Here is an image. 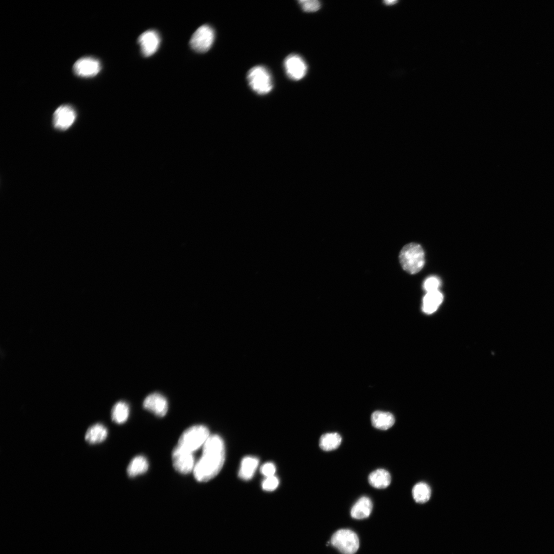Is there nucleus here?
<instances>
[{
    "mask_svg": "<svg viewBox=\"0 0 554 554\" xmlns=\"http://www.w3.org/2000/svg\"><path fill=\"white\" fill-rule=\"evenodd\" d=\"M275 470V465L271 462L265 463L261 467V473L266 477L274 476Z\"/></svg>",
    "mask_w": 554,
    "mask_h": 554,
    "instance_id": "26",
    "label": "nucleus"
},
{
    "mask_svg": "<svg viewBox=\"0 0 554 554\" xmlns=\"http://www.w3.org/2000/svg\"><path fill=\"white\" fill-rule=\"evenodd\" d=\"M101 69V64L99 60L90 56L78 59L73 65L75 74L82 77L94 76L99 73Z\"/></svg>",
    "mask_w": 554,
    "mask_h": 554,
    "instance_id": "9",
    "label": "nucleus"
},
{
    "mask_svg": "<svg viewBox=\"0 0 554 554\" xmlns=\"http://www.w3.org/2000/svg\"><path fill=\"white\" fill-rule=\"evenodd\" d=\"M214 32L209 25H204L194 32L190 41L192 49L198 52H205L212 46L214 39Z\"/></svg>",
    "mask_w": 554,
    "mask_h": 554,
    "instance_id": "6",
    "label": "nucleus"
},
{
    "mask_svg": "<svg viewBox=\"0 0 554 554\" xmlns=\"http://www.w3.org/2000/svg\"><path fill=\"white\" fill-rule=\"evenodd\" d=\"M129 408L128 404L123 401L117 402L113 407L111 411V418L113 422L117 424L125 422L129 416Z\"/></svg>",
    "mask_w": 554,
    "mask_h": 554,
    "instance_id": "22",
    "label": "nucleus"
},
{
    "mask_svg": "<svg viewBox=\"0 0 554 554\" xmlns=\"http://www.w3.org/2000/svg\"><path fill=\"white\" fill-rule=\"evenodd\" d=\"M224 442L218 435L209 437L203 446L201 458L195 464L193 472L199 482H206L214 478L222 469L225 461Z\"/></svg>",
    "mask_w": 554,
    "mask_h": 554,
    "instance_id": "1",
    "label": "nucleus"
},
{
    "mask_svg": "<svg viewBox=\"0 0 554 554\" xmlns=\"http://www.w3.org/2000/svg\"><path fill=\"white\" fill-rule=\"evenodd\" d=\"M302 9L307 12H315L321 7V3L316 0H301L299 1Z\"/></svg>",
    "mask_w": 554,
    "mask_h": 554,
    "instance_id": "23",
    "label": "nucleus"
},
{
    "mask_svg": "<svg viewBox=\"0 0 554 554\" xmlns=\"http://www.w3.org/2000/svg\"><path fill=\"white\" fill-rule=\"evenodd\" d=\"M209 436V430L206 426L194 425L183 432L179 440L177 445L193 453L204 445Z\"/></svg>",
    "mask_w": 554,
    "mask_h": 554,
    "instance_id": "3",
    "label": "nucleus"
},
{
    "mask_svg": "<svg viewBox=\"0 0 554 554\" xmlns=\"http://www.w3.org/2000/svg\"><path fill=\"white\" fill-rule=\"evenodd\" d=\"M431 493L430 486L424 482L416 484L412 490L413 498L418 503H424L427 502L431 497Z\"/></svg>",
    "mask_w": 554,
    "mask_h": 554,
    "instance_id": "21",
    "label": "nucleus"
},
{
    "mask_svg": "<svg viewBox=\"0 0 554 554\" xmlns=\"http://www.w3.org/2000/svg\"><path fill=\"white\" fill-rule=\"evenodd\" d=\"M397 2H398V1H395V0H394V1L390 0V1H384V4L385 5H394L395 3H397Z\"/></svg>",
    "mask_w": 554,
    "mask_h": 554,
    "instance_id": "27",
    "label": "nucleus"
},
{
    "mask_svg": "<svg viewBox=\"0 0 554 554\" xmlns=\"http://www.w3.org/2000/svg\"><path fill=\"white\" fill-rule=\"evenodd\" d=\"M440 284L439 279L434 276L427 278L424 283V288L427 292L437 290Z\"/></svg>",
    "mask_w": 554,
    "mask_h": 554,
    "instance_id": "25",
    "label": "nucleus"
},
{
    "mask_svg": "<svg viewBox=\"0 0 554 554\" xmlns=\"http://www.w3.org/2000/svg\"><path fill=\"white\" fill-rule=\"evenodd\" d=\"M330 542L342 554H354L359 547L357 535L348 529L337 530L332 535Z\"/></svg>",
    "mask_w": 554,
    "mask_h": 554,
    "instance_id": "5",
    "label": "nucleus"
},
{
    "mask_svg": "<svg viewBox=\"0 0 554 554\" xmlns=\"http://www.w3.org/2000/svg\"><path fill=\"white\" fill-rule=\"evenodd\" d=\"M284 68L288 77L294 81L303 78L307 70L305 62L297 54H290L286 58Z\"/></svg>",
    "mask_w": 554,
    "mask_h": 554,
    "instance_id": "10",
    "label": "nucleus"
},
{
    "mask_svg": "<svg viewBox=\"0 0 554 554\" xmlns=\"http://www.w3.org/2000/svg\"><path fill=\"white\" fill-rule=\"evenodd\" d=\"M143 406L157 416L164 417L168 411V402L161 394L154 392L148 395L144 400Z\"/></svg>",
    "mask_w": 554,
    "mask_h": 554,
    "instance_id": "12",
    "label": "nucleus"
},
{
    "mask_svg": "<svg viewBox=\"0 0 554 554\" xmlns=\"http://www.w3.org/2000/svg\"><path fill=\"white\" fill-rule=\"evenodd\" d=\"M138 42L143 55L150 56L155 53L159 49L161 39L157 32L149 30L140 35Z\"/></svg>",
    "mask_w": 554,
    "mask_h": 554,
    "instance_id": "11",
    "label": "nucleus"
},
{
    "mask_svg": "<svg viewBox=\"0 0 554 554\" xmlns=\"http://www.w3.org/2000/svg\"><path fill=\"white\" fill-rule=\"evenodd\" d=\"M372 509L371 500L367 497H361L352 506L350 514L353 518L363 519L369 516Z\"/></svg>",
    "mask_w": 554,
    "mask_h": 554,
    "instance_id": "13",
    "label": "nucleus"
},
{
    "mask_svg": "<svg viewBox=\"0 0 554 554\" xmlns=\"http://www.w3.org/2000/svg\"><path fill=\"white\" fill-rule=\"evenodd\" d=\"M247 80L251 89L259 94H266L273 87L271 76L268 70L262 66H256L249 70Z\"/></svg>",
    "mask_w": 554,
    "mask_h": 554,
    "instance_id": "4",
    "label": "nucleus"
},
{
    "mask_svg": "<svg viewBox=\"0 0 554 554\" xmlns=\"http://www.w3.org/2000/svg\"><path fill=\"white\" fill-rule=\"evenodd\" d=\"M172 459L173 466L177 472L185 474L193 470L195 465L193 453L184 449L179 445H176L173 449Z\"/></svg>",
    "mask_w": 554,
    "mask_h": 554,
    "instance_id": "7",
    "label": "nucleus"
},
{
    "mask_svg": "<svg viewBox=\"0 0 554 554\" xmlns=\"http://www.w3.org/2000/svg\"><path fill=\"white\" fill-rule=\"evenodd\" d=\"M279 483V479L275 476L266 477L262 483V488L264 490L271 491L277 488Z\"/></svg>",
    "mask_w": 554,
    "mask_h": 554,
    "instance_id": "24",
    "label": "nucleus"
},
{
    "mask_svg": "<svg viewBox=\"0 0 554 554\" xmlns=\"http://www.w3.org/2000/svg\"><path fill=\"white\" fill-rule=\"evenodd\" d=\"M259 464V459L254 457H246L243 459L239 472V477L244 480L250 479L253 476Z\"/></svg>",
    "mask_w": 554,
    "mask_h": 554,
    "instance_id": "18",
    "label": "nucleus"
},
{
    "mask_svg": "<svg viewBox=\"0 0 554 554\" xmlns=\"http://www.w3.org/2000/svg\"><path fill=\"white\" fill-rule=\"evenodd\" d=\"M368 482L373 487L379 489L385 488L391 483V476L388 471L384 469H378L370 473Z\"/></svg>",
    "mask_w": 554,
    "mask_h": 554,
    "instance_id": "17",
    "label": "nucleus"
},
{
    "mask_svg": "<svg viewBox=\"0 0 554 554\" xmlns=\"http://www.w3.org/2000/svg\"><path fill=\"white\" fill-rule=\"evenodd\" d=\"M148 468L147 459L142 456L134 457L130 462L127 467V473L131 477L145 473Z\"/></svg>",
    "mask_w": 554,
    "mask_h": 554,
    "instance_id": "20",
    "label": "nucleus"
},
{
    "mask_svg": "<svg viewBox=\"0 0 554 554\" xmlns=\"http://www.w3.org/2000/svg\"><path fill=\"white\" fill-rule=\"evenodd\" d=\"M443 294L438 290L427 292L423 300L422 309L427 314L435 312L442 303Z\"/></svg>",
    "mask_w": 554,
    "mask_h": 554,
    "instance_id": "15",
    "label": "nucleus"
},
{
    "mask_svg": "<svg viewBox=\"0 0 554 554\" xmlns=\"http://www.w3.org/2000/svg\"><path fill=\"white\" fill-rule=\"evenodd\" d=\"M403 269L410 274L420 271L425 263L424 252L418 244L411 243L404 246L399 254Z\"/></svg>",
    "mask_w": 554,
    "mask_h": 554,
    "instance_id": "2",
    "label": "nucleus"
},
{
    "mask_svg": "<svg viewBox=\"0 0 554 554\" xmlns=\"http://www.w3.org/2000/svg\"><path fill=\"white\" fill-rule=\"evenodd\" d=\"M76 117V113L73 107L69 105H61L53 113L54 127L59 130H66L73 125Z\"/></svg>",
    "mask_w": 554,
    "mask_h": 554,
    "instance_id": "8",
    "label": "nucleus"
},
{
    "mask_svg": "<svg viewBox=\"0 0 554 554\" xmlns=\"http://www.w3.org/2000/svg\"><path fill=\"white\" fill-rule=\"evenodd\" d=\"M108 431L103 424H94L87 430L85 439L89 444H97L103 442L107 438Z\"/></svg>",
    "mask_w": 554,
    "mask_h": 554,
    "instance_id": "16",
    "label": "nucleus"
},
{
    "mask_svg": "<svg viewBox=\"0 0 554 554\" xmlns=\"http://www.w3.org/2000/svg\"><path fill=\"white\" fill-rule=\"evenodd\" d=\"M341 442V436L338 433H326L321 437L319 446L323 450L329 451L338 448Z\"/></svg>",
    "mask_w": 554,
    "mask_h": 554,
    "instance_id": "19",
    "label": "nucleus"
},
{
    "mask_svg": "<svg viewBox=\"0 0 554 554\" xmlns=\"http://www.w3.org/2000/svg\"><path fill=\"white\" fill-rule=\"evenodd\" d=\"M372 426L380 430H387L393 426L395 422L393 415L389 412L377 410L371 416Z\"/></svg>",
    "mask_w": 554,
    "mask_h": 554,
    "instance_id": "14",
    "label": "nucleus"
}]
</instances>
